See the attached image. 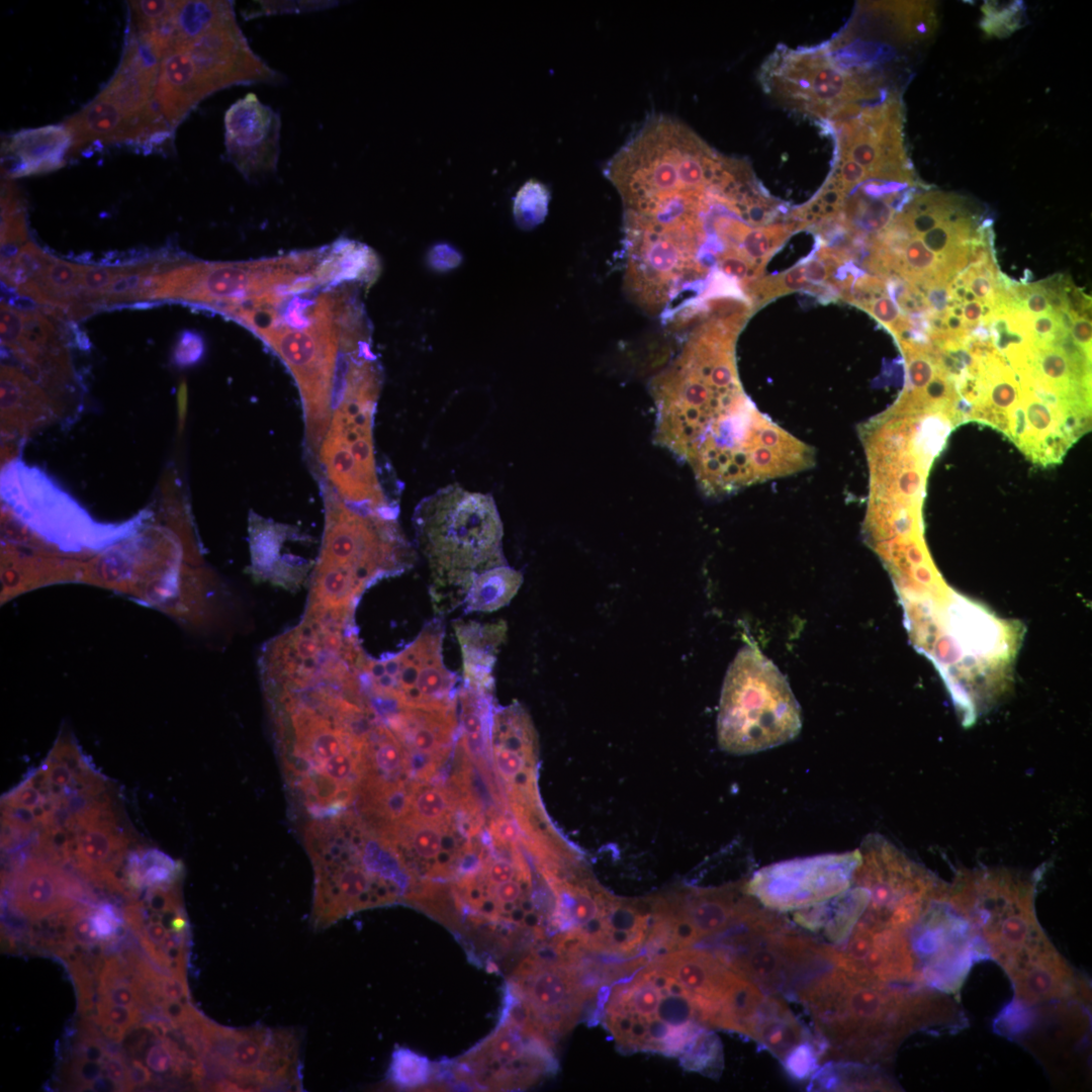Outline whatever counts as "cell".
<instances>
[{
    "label": "cell",
    "mask_w": 1092,
    "mask_h": 1092,
    "mask_svg": "<svg viewBox=\"0 0 1092 1092\" xmlns=\"http://www.w3.org/2000/svg\"><path fill=\"white\" fill-rule=\"evenodd\" d=\"M184 44L196 74L209 93L241 84H278L282 76L250 48L233 17Z\"/></svg>",
    "instance_id": "21"
},
{
    "label": "cell",
    "mask_w": 1092,
    "mask_h": 1092,
    "mask_svg": "<svg viewBox=\"0 0 1092 1092\" xmlns=\"http://www.w3.org/2000/svg\"><path fill=\"white\" fill-rule=\"evenodd\" d=\"M347 284V283H343ZM343 285L323 283L289 293L254 332L281 358L299 388L307 446L316 453L332 419L342 345Z\"/></svg>",
    "instance_id": "4"
},
{
    "label": "cell",
    "mask_w": 1092,
    "mask_h": 1092,
    "mask_svg": "<svg viewBox=\"0 0 1092 1092\" xmlns=\"http://www.w3.org/2000/svg\"><path fill=\"white\" fill-rule=\"evenodd\" d=\"M96 1024L106 1039L113 1042H120L124 1039L126 1029L122 1026L110 1022H98Z\"/></svg>",
    "instance_id": "54"
},
{
    "label": "cell",
    "mask_w": 1092,
    "mask_h": 1092,
    "mask_svg": "<svg viewBox=\"0 0 1092 1092\" xmlns=\"http://www.w3.org/2000/svg\"><path fill=\"white\" fill-rule=\"evenodd\" d=\"M549 191L541 182L527 181L517 192L514 200V217L517 224L530 230L545 218L548 211Z\"/></svg>",
    "instance_id": "39"
},
{
    "label": "cell",
    "mask_w": 1092,
    "mask_h": 1092,
    "mask_svg": "<svg viewBox=\"0 0 1092 1092\" xmlns=\"http://www.w3.org/2000/svg\"><path fill=\"white\" fill-rule=\"evenodd\" d=\"M725 168L721 159L708 171L673 127L639 134L605 167L623 203L624 291L671 332L741 291L721 272L728 259L750 262Z\"/></svg>",
    "instance_id": "1"
},
{
    "label": "cell",
    "mask_w": 1092,
    "mask_h": 1092,
    "mask_svg": "<svg viewBox=\"0 0 1092 1092\" xmlns=\"http://www.w3.org/2000/svg\"><path fill=\"white\" fill-rule=\"evenodd\" d=\"M825 1049L817 1039H807L795 1046L782 1061L787 1073L795 1080L809 1078L817 1069Z\"/></svg>",
    "instance_id": "42"
},
{
    "label": "cell",
    "mask_w": 1092,
    "mask_h": 1092,
    "mask_svg": "<svg viewBox=\"0 0 1092 1092\" xmlns=\"http://www.w3.org/2000/svg\"><path fill=\"white\" fill-rule=\"evenodd\" d=\"M454 629L463 657L466 687L487 695L493 688L492 669L499 646L506 639L505 622L481 625L459 621Z\"/></svg>",
    "instance_id": "28"
},
{
    "label": "cell",
    "mask_w": 1092,
    "mask_h": 1092,
    "mask_svg": "<svg viewBox=\"0 0 1092 1092\" xmlns=\"http://www.w3.org/2000/svg\"><path fill=\"white\" fill-rule=\"evenodd\" d=\"M612 976V965L560 953L544 941L510 971L504 999L555 1044Z\"/></svg>",
    "instance_id": "11"
},
{
    "label": "cell",
    "mask_w": 1092,
    "mask_h": 1092,
    "mask_svg": "<svg viewBox=\"0 0 1092 1092\" xmlns=\"http://www.w3.org/2000/svg\"><path fill=\"white\" fill-rule=\"evenodd\" d=\"M681 1067L690 1072L718 1078L723 1069V1049L719 1036L702 1029L678 1056Z\"/></svg>",
    "instance_id": "38"
},
{
    "label": "cell",
    "mask_w": 1092,
    "mask_h": 1092,
    "mask_svg": "<svg viewBox=\"0 0 1092 1092\" xmlns=\"http://www.w3.org/2000/svg\"><path fill=\"white\" fill-rule=\"evenodd\" d=\"M801 727V709L787 678L756 648H741L722 687L720 748L736 755L756 753L793 740Z\"/></svg>",
    "instance_id": "7"
},
{
    "label": "cell",
    "mask_w": 1092,
    "mask_h": 1092,
    "mask_svg": "<svg viewBox=\"0 0 1092 1092\" xmlns=\"http://www.w3.org/2000/svg\"><path fill=\"white\" fill-rule=\"evenodd\" d=\"M2 480L4 496L14 510L39 533L61 542L76 529L100 528L64 491L37 469L13 463Z\"/></svg>",
    "instance_id": "22"
},
{
    "label": "cell",
    "mask_w": 1092,
    "mask_h": 1092,
    "mask_svg": "<svg viewBox=\"0 0 1092 1092\" xmlns=\"http://www.w3.org/2000/svg\"><path fill=\"white\" fill-rule=\"evenodd\" d=\"M300 1037L290 1028H230L205 1018L201 1088L214 1091L302 1090Z\"/></svg>",
    "instance_id": "12"
},
{
    "label": "cell",
    "mask_w": 1092,
    "mask_h": 1092,
    "mask_svg": "<svg viewBox=\"0 0 1092 1092\" xmlns=\"http://www.w3.org/2000/svg\"><path fill=\"white\" fill-rule=\"evenodd\" d=\"M415 526L438 612L458 606L477 574L506 564L503 525L490 494L448 485L419 504Z\"/></svg>",
    "instance_id": "5"
},
{
    "label": "cell",
    "mask_w": 1092,
    "mask_h": 1092,
    "mask_svg": "<svg viewBox=\"0 0 1092 1092\" xmlns=\"http://www.w3.org/2000/svg\"><path fill=\"white\" fill-rule=\"evenodd\" d=\"M224 145L230 161L249 181L275 173L280 154L279 114L249 93L224 114Z\"/></svg>",
    "instance_id": "23"
},
{
    "label": "cell",
    "mask_w": 1092,
    "mask_h": 1092,
    "mask_svg": "<svg viewBox=\"0 0 1092 1092\" xmlns=\"http://www.w3.org/2000/svg\"><path fill=\"white\" fill-rule=\"evenodd\" d=\"M492 834L499 843L515 845L521 835L516 824L509 819H497L492 823Z\"/></svg>",
    "instance_id": "51"
},
{
    "label": "cell",
    "mask_w": 1092,
    "mask_h": 1092,
    "mask_svg": "<svg viewBox=\"0 0 1092 1092\" xmlns=\"http://www.w3.org/2000/svg\"><path fill=\"white\" fill-rule=\"evenodd\" d=\"M235 16L231 1H178L170 42L192 40Z\"/></svg>",
    "instance_id": "33"
},
{
    "label": "cell",
    "mask_w": 1092,
    "mask_h": 1092,
    "mask_svg": "<svg viewBox=\"0 0 1092 1092\" xmlns=\"http://www.w3.org/2000/svg\"><path fill=\"white\" fill-rule=\"evenodd\" d=\"M129 29L149 31L168 20L178 1H129Z\"/></svg>",
    "instance_id": "43"
},
{
    "label": "cell",
    "mask_w": 1092,
    "mask_h": 1092,
    "mask_svg": "<svg viewBox=\"0 0 1092 1092\" xmlns=\"http://www.w3.org/2000/svg\"><path fill=\"white\" fill-rule=\"evenodd\" d=\"M141 1020V1008L114 1004L101 998H98L95 1003V1015L93 1016V1021L95 1023H115L127 1030L140 1023Z\"/></svg>",
    "instance_id": "44"
},
{
    "label": "cell",
    "mask_w": 1092,
    "mask_h": 1092,
    "mask_svg": "<svg viewBox=\"0 0 1092 1092\" xmlns=\"http://www.w3.org/2000/svg\"><path fill=\"white\" fill-rule=\"evenodd\" d=\"M182 867L160 850L149 849L128 857L125 877L133 889L174 886Z\"/></svg>",
    "instance_id": "35"
},
{
    "label": "cell",
    "mask_w": 1092,
    "mask_h": 1092,
    "mask_svg": "<svg viewBox=\"0 0 1092 1092\" xmlns=\"http://www.w3.org/2000/svg\"><path fill=\"white\" fill-rule=\"evenodd\" d=\"M982 13L981 28L991 36H1007L1023 24L1024 11L1020 1H986Z\"/></svg>",
    "instance_id": "40"
},
{
    "label": "cell",
    "mask_w": 1092,
    "mask_h": 1092,
    "mask_svg": "<svg viewBox=\"0 0 1092 1092\" xmlns=\"http://www.w3.org/2000/svg\"><path fill=\"white\" fill-rule=\"evenodd\" d=\"M650 390L656 443L689 463L707 495L765 481L783 467L793 437L743 393L734 342L688 338Z\"/></svg>",
    "instance_id": "2"
},
{
    "label": "cell",
    "mask_w": 1092,
    "mask_h": 1092,
    "mask_svg": "<svg viewBox=\"0 0 1092 1092\" xmlns=\"http://www.w3.org/2000/svg\"><path fill=\"white\" fill-rule=\"evenodd\" d=\"M1024 1005L1063 999L1078 991L1073 971L1054 947L1010 977Z\"/></svg>",
    "instance_id": "30"
},
{
    "label": "cell",
    "mask_w": 1092,
    "mask_h": 1092,
    "mask_svg": "<svg viewBox=\"0 0 1092 1092\" xmlns=\"http://www.w3.org/2000/svg\"><path fill=\"white\" fill-rule=\"evenodd\" d=\"M127 1066L130 1090L147 1087L153 1083L154 1079L152 1072L141 1061L138 1059L130 1060Z\"/></svg>",
    "instance_id": "50"
},
{
    "label": "cell",
    "mask_w": 1092,
    "mask_h": 1092,
    "mask_svg": "<svg viewBox=\"0 0 1092 1092\" xmlns=\"http://www.w3.org/2000/svg\"><path fill=\"white\" fill-rule=\"evenodd\" d=\"M813 1020L825 1054L874 1064L892 1057L915 1031L960 1028L966 1019L944 993L923 986H892L834 966L797 993Z\"/></svg>",
    "instance_id": "3"
},
{
    "label": "cell",
    "mask_w": 1092,
    "mask_h": 1092,
    "mask_svg": "<svg viewBox=\"0 0 1092 1092\" xmlns=\"http://www.w3.org/2000/svg\"><path fill=\"white\" fill-rule=\"evenodd\" d=\"M260 3H261L260 4L261 8L257 12H262V14H264V12L265 13H274V12H279L280 13V12H298V11H305V10L309 11V10H317V9H322V8H328V7L331 6L330 5L331 2H328V1H325V2H323V1H301V2L264 1V2H260Z\"/></svg>",
    "instance_id": "48"
},
{
    "label": "cell",
    "mask_w": 1092,
    "mask_h": 1092,
    "mask_svg": "<svg viewBox=\"0 0 1092 1092\" xmlns=\"http://www.w3.org/2000/svg\"><path fill=\"white\" fill-rule=\"evenodd\" d=\"M436 1077V1064L427 1057L407 1048H396L392 1052L387 1070L388 1083L399 1090L430 1088Z\"/></svg>",
    "instance_id": "36"
},
{
    "label": "cell",
    "mask_w": 1092,
    "mask_h": 1092,
    "mask_svg": "<svg viewBox=\"0 0 1092 1092\" xmlns=\"http://www.w3.org/2000/svg\"><path fill=\"white\" fill-rule=\"evenodd\" d=\"M868 899L867 889L851 883L834 898L797 910L793 918L796 924L813 932L821 931L830 942L841 944L863 914Z\"/></svg>",
    "instance_id": "29"
},
{
    "label": "cell",
    "mask_w": 1092,
    "mask_h": 1092,
    "mask_svg": "<svg viewBox=\"0 0 1092 1092\" xmlns=\"http://www.w3.org/2000/svg\"><path fill=\"white\" fill-rule=\"evenodd\" d=\"M648 899L652 919L644 950L649 959L748 924L766 911L745 892L744 885L678 887Z\"/></svg>",
    "instance_id": "14"
},
{
    "label": "cell",
    "mask_w": 1092,
    "mask_h": 1092,
    "mask_svg": "<svg viewBox=\"0 0 1092 1092\" xmlns=\"http://www.w3.org/2000/svg\"><path fill=\"white\" fill-rule=\"evenodd\" d=\"M594 1015L624 1054L678 1057L709 1028L699 1000L656 957L604 984Z\"/></svg>",
    "instance_id": "6"
},
{
    "label": "cell",
    "mask_w": 1092,
    "mask_h": 1092,
    "mask_svg": "<svg viewBox=\"0 0 1092 1092\" xmlns=\"http://www.w3.org/2000/svg\"><path fill=\"white\" fill-rule=\"evenodd\" d=\"M860 860L855 849L775 862L756 871L744 890L771 911L805 909L848 889Z\"/></svg>",
    "instance_id": "18"
},
{
    "label": "cell",
    "mask_w": 1092,
    "mask_h": 1092,
    "mask_svg": "<svg viewBox=\"0 0 1092 1092\" xmlns=\"http://www.w3.org/2000/svg\"><path fill=\"white\" fill-rule=\"evenodd\" d=\"M329 487L324 543L312 582L325 596L356 602L376 579L411 565L412 553L394 517L360 514Z\"/></svg>",
    "instance_id": "10"
},
{
    "label": "cell",
    "mask_w": 1092,
    "mask_h": 1092,
    "mask_svg": "<svg viewBox=\"0 0 1092 1092\" xmlns=\"http://www.w3.org/2000/svg\"><path fill=\"white\" fill-rule=\"evenodd\" d=\"M785 233L779 225L767 228H751L744 237L743 250L750 260H758L767 256L770 251V239Z\"/></svg>",
    "instance_id": "45"
},
{
    "label": "cell",
    "mask_w": 1092,
    "mask_h": 1092,
    "mask_svg": "<svg viewBox=\"0 0 1092 1092\" xmlns=\"http://www.w3.org/2000/svg\"><path fill=\"white\" fill-rule=\"evenodd\" d=\"M1035 884L1012 881L984 891L974 904L970 922L989 958L1011 977L1053 947L1034 913Z\"/></svg>",
    "instance_id": "16"
},
{
    "label": "cell",
    "mask_w": 1092,
    "mask_h": 1092,
    "mask_svg": "<svg viewBox=\"0 0 1092 1092\" xmlns=\"http://www.w3.org/2000/svg\"><path fill=\"white\" fill-rule=\"evenodd\" d=\"M489 749L494 768L508 788L513 804H537V734L520 704L491 714Z\"/></svg>",
    "instance_id": "24"
},
{
    "label": "cell",
    "mask_w": 1092,
    "mask_h": 1092,
    "mask_svg": "<svg viewBox=\"0 0 1092 1092\" xmlns=\"http://www.w3.org/2000/svg\"><path fill=\"white\" fill-rule=\"evenodd\" d=\"M522 582V573L506 564L477 574L465 598L466 611L492 612L505 607Z\"/></svg>",
    "instance_id": "32"
},
{
    "label": "cell",
    "mask_w": 1092,
    "mask_h": 1092,
    "mask_svg": "<svg viewBox=\"0 0 1092 1092\" xmlns=\"http://www.w3.org/2000/svg\"><path fill=\"white\" fill-rule=\"evenodd\" d=\"M27 243L25 212L19 192L12 182L1 186L2 259L15 255Z\"/></svg>",
    "instance_id": "37"
},
{
    "label": "cell",
    "mask_w": 1092,
    "mask_h": 1092,
    "mask_svg": "<svg viewBox=\"0 0 1092 1092\" xmlns=\"http://www.w3.org/2000/svg\"><path fill=\"white\" fill-rule=\"evenodd\" d=\"M412 811L416 820L430 823L443 822L450 803L444 790L436 787L411 790Z\"/></svg>",
    "instance_id": "41"
},
{
    "label": "cell",
    "mask_w": 1092,
    "mask_h": 1092,
    "mask_svg": "<svg viewBox=\"0 0 1092 1092\" xmlns=\"http://www.w3.org/2000/svg\"><path fill=\"white\" fill-rule=\"evenodd\" d=\"M874 317L885 325L894 334L903 318L895 301L889 296H881L868 304L866 308Z\"/></svg>",
    "instance_id": "46"
},
{
    "label": "cell",
    "mask_w": 1092,
    "mask_h": 1092,
    "mask_svg": "<svg viewBox=\"0 0 1092 1092\" xmlns=\"http://www.w3.org/2000/svg\"><path fill=\"white\" fill-rule=\"evenodd\" d=\"M366 836L360 823L351 820H322L304 831L314 868V928L359 910L405 901V892L374 859Z\"/></svg>",
    "instance_id": "9"
},
{
    "label": "cell",
    "mask_w": 1092,
    "mask_h": 1092,
    "mask_svg": "<svg viewBox=\"0 0 1092 1092\" xmlns=\"http://www.w3.org/2000/svg\"><path fill=\"white\" fill-rule=\"evenodd\" d=\"M749 1037L781 1062L795 1046L812 1038L786 1002L779 995L767 993Z\"/></svg>",
    "instance_id": "31"
},
{
    "label": "cell",
    "mask_w": 1092,
    "mask_h": 1092,
    "mask_svg": "<svg viewBox=\"0 0 1092 1092\" xmlns=\"http://www.w3.org/2000/svg\"><path fill=\"white\" fill-rule=\"evenodd\" d=\"M785 291L804 288L808 280L804 274V266H798L787 272L781 279Z\"/></svg>",
    "instance_id": "52"
},
{
    "label": "cell",
    "mask_w": 1092,
    "mask_h": 1092,
    "mask_svg": "<svg viewBox=\"0 0 1092 1092\" xmlns=\"http://www.w3.org/2000/svg\"><path fill=\"white\" fill-rule=\"evenodd\" d=\"M208 95L184 44L171 42L161 59L155 92V102L170 128L174 131Z\"/></svg>",
    "instance_id": "27"
},
{
    "label": "cell",
    "mask_w": 1092,
    "mask_h": 1092,
    "mask_svg": "<svg viewBox=\"0 0 1092 1092\" xmlns=\"http://www.w3.org/2000/svg\"><path fill=\"white\" fill-rule=\"evenodd\" d=\"M72 136L65 124L21 129L2 145L8 179L56 171L66 164Z\"/></svg>",
    "instance_id": "26"
},
{
    "label": "cell",
    "mask_w": 1092,
    "mask_h": 1092,
    "mask_svg": "<svg viewBox=\"0 0 1092 1092\" xmlns=\"http://www.w3.org/2000/svg\"><path fill=\"white\" fill-rule=\"evenodd\" d=\"M907 932L857 922L844 942L826 945V956L834 967L859 978L921 986Z\"/></svg>",
    "instance_id": "20"
},
{
    "label": "cell",
    "mask_w": 1092,
    "mask_h": 1092,
    "mask_svg": "<svg viewBox=\"0 0 1092 1092\" xmlns=\"http://www.w3.org/2000/svg\"><path fill=\"white\" fill-rule=\"evenodd\" d=\"M203 351V343L199 336L186 332L184 333L175 349V360L180 365H189L196 362Z\"/></svg>",
    "instance_id": "47"
},
{
    "label": "cell",
    "mask_w": 1092,
    "mask_h": 1092,
    "mask_svg": "<svg viewBox=\"0 0 1092 1092\" xmlns=\"http://www.w3.org/2000/svg\"><path fill=\"white\" fill-rule=\"evenodd\" d=\"M825 124L834 134L836 156L857 163L872 178L902 184L912 182L903 147L902 108L897 98L866 105L852 116Z\"/></svg>",
    "instance_id": "19"
},
{
    "label": "cell",
    "mask_w": 1092,
    "mask_h": 1092,
    "mask_svg": "<svg viewBox=\"0 0 1092 1092\" xmlns=\"http://www.w3.org/2000/svg\"><path fill=\"white\" fill-rule=\"evenodd\" d=\"M803 266L804 274L807 280L820 282L824 281L828 276L826 267L819 261L812 260Z\"/></svg>",
    "instance_id": "53"
},
{
    "label": "cell",
    "mask_w": 1092,
    "mask_h": 1092,
    "mask_svg": "<svg viewBox=\"0 0 1092 1092\" xmlns=\"http://www.w3.org/2000/svg\"><path fill=\"white\" fill-rule=\"evenodd\" d=\"M555 1044L531 1024L502 1009L493 1031L464 1055L436 1064L431 1088L512 1091L557 1071Z\"/></svg>",
    "instance_id": "13"
},
{
    "label": "cell",
    "mask_w": 1092,
    "mask_h": 1092,
    "mask_svg": "<svg viewBox=\"0 0 1092 1092\" xmlns=\"http://www.w3.org/2000/svg\"><path fill=\"white\" fill-rule=\"evenodd\" d=\"M1070 318V336L1072 340L1090 357L1091 352V321L1081 315H1068Z\"/></svg>",
    "instance_id": "49"
},
{
    "label": "cell",
    "mask_w": 1092,
    "mask_h": 1092,
    "mask_svg": "<svg viewBox=\"0 0 1092 1092\" xmlns=\"http://www.w3.org/2000/svg\"><path fill=\"white\" fill-rule=\"evenodd\" d=\"M811 1087L817 1090H893L890 1080L869 1064L829 1063L812 1078Z\"/></svg>",
    "instance_id": "34"
},
{
    "label": "cell",
    "mask_w": 1092,
    "mask_h": 1092,
    "mask_svg": "<svg viewBox=\"0 0 1092 1092\" xmlns=\"http://www.w3.org/2000/svg\"><path fill=\"white\" fill-rule=\"evenodd\" d=\"M945 888L909 929L918 967L919 984L956 994L974 963L990 959L970 922L949 903Z\"/></svg>",
    "instance_id": "17"
},
{
    "label": "cell",
    "mask_w": 1092,
    "mask_h": 1092,
    "mask_svg": "<svg viewBox=\"0 0 1092 1092\" xmlns=\"http://www.w3.org/2000/svg\"><path fill=\"white\" fill-rule=\"evenodd\" d=\"M758 78L772 99L823 124L856 114L869 100L886 98L882 78L871 65L848 64L828 43L797 50L778 46Z\"/></svg>",
    "instance_id": "8"
},
{
    "label": "cell",
    "mask_w": 1092,
    "mask_h": 1092,
    "mask_svg": "<svg viewBox=\"0 0 1092 1092\" xmlns=\"http://www.w3.org/2000/svg\"><path fill=\"white\" fill-rule=\"evenodd\" d=\"M83 894L81 885L60 868L30 858L14 876L11 905L23 917L36 921L71 909Z\"/></svg>",
    "instance_id": "25"
},
{
    "label": "cell",
    "mask_w": 1092,
    "mask_h": 1092,
    "mask_svg": "<svg viewBox=\"0 0 1092 1092\" xmlns=\"http://www.w3.org/2000/svg\"><path fill=\"white\" fill-rule=\"evenodd\" d=\"M858 849L852 883L869 894L858 922L909 930L944 884L879 834L867 836Z\"/></svg>",
    "instance_id": "15"
}]
</instances>
